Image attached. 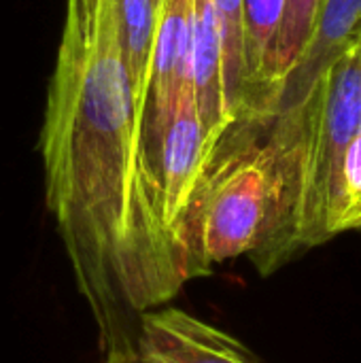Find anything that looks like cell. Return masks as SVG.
I'll list each match as a JSON object with an SVG mask.
<instances>
[{
	"label": "cell",
	"mask_w": 361,
	"mask_h": 363,
	"mask_svg": "<svg viewBox=\"0 0 361 363\" xmlns=\"http://www.w3.org/2000/svg\"><path fill=\"white\" fill-rule=\"evenodd\" d=\"M361 228V213H360V217H357V230Z\"/></svg>",
	"instance_id": "12"
},
{
	"label": "cell",
	"mask_w": 361,
	"mask_h": 363,
	"mask_svg": "<svg viewBox=\"0 0 361 363\" xmlns=\"http://www.w3.org/2000/svg\"><path fill=\"white\" fill-rule=\"evenodd\" d=\"M191 89L198 115L219 147L234 121L228 113L221 70V43L213 0L191 2Z\"/></svg>",
	"instance_id": "6"
},
{
	"label": "cell",
	"mask_w": 361,
	"mask_h": 363,
	"mask_svg": "<svg viewBox=\"0 0 361 363\" xmlns=\"http://www.w3.org/2000/svg\"><path fill=\"white\" fill-rule=\"evenodd\" d=\"M136 353L145 363H257L236 338L179 308L138 319Z\"/></svg>",
	"instance_id": "4"
},
{
	"label": "cell",
	"mask_w": 361,
	"mask_h": 363,
	"mask_svg": "<svg viewBox=\"0 0 361 363\" xmlns=\"http://www.w3.org/2000/svg\"><path fill=\"white\" fill-rule=\"evenodd\" d=\"M360 26L361 0H323L313 38L304 55L281 83L262 121L300 104V100L315 85V81L353 45L355 32Z\"/></svg>",
	"instance_id": "5"
},
{
	"label": "cell",
	"mask_w": 361,
	"mask_h": 363,
	"mask_svg": "<svg viewBox=\"0 0 361 363\" xmlns=\"http://www.w3.org/2000/svg\"><path fill=\"white\" fill-rule=\"evenodd\" d=\"M351 47H355V51L360 53L361 57V26L357 28V32H355V38H353V45Z\"/></svg>",
	"instance_id": "11"
},
{
	"label": "cell",
	"mask_w": 361,
	"mask_h": 363,
	"mask_svg": "<svg viewBox=\"0 0 361 363\" xmlns=\"http://www.w3.org/2000/svg\"><path fill=\"white\" fill-rule=\"evenodd\" d=\"M191 2L194 0H155L153 6L147 94L140 121L143 153L153 181L155 145L179 94L191 87Z\"/></svg>",
	"instance_id": "3"
},
{
	"label": "cell",
	"mask_w": 361,
	"mask_h": 363,
	"mask_svg": "<svg viewBox=\"0 0 361 363\" xmlns=\"http://www.w3.org/2000/svg\"><path fill=\"white\" fill-rule=\"evenodd\" d=\"M45 198L102 353L187 285L140 143L117 0H66L40 132Z\"/></svg>",
	"instance_id": "1"
},
{
	"label": "cell",
	"mask_w": 361,
	"mask_h": 363,
	"mask_svg": "<svg viewBox=\"0 0 361 363\" xmlns=\"http://www.w3.org/2000/svg\"><path fill=\"white\" fill-rule=\"evenodd\" d=\"M274 189L268 147L251 123H236L221 140L189 213V281L253 253L264 234Z\"/></svg>",
	"instance_id": "2"
},
{
	"label": "cell",
	"mask_w": 361,
	"mask_h": 363,
	"mask_svg": "<svg viewBox=\"0 0 361 363\" xmlns=\"http://www.w3.org/2000/svg\"><path fill=\"white\" fill-rule=\"evenodd\" d=\"M321 2L323 0H287L285 2V15H283V26H281V34H279L277 57H274V87H272V96H270V104L279 91L281 83L285 81V77L294 70V66L304 55V51L313 38V32H315ZM270 104H268V108H270ZM268 108H266V113H268Z\"/></svg>",
	"instance_id": "9"
},
{
	"label": "cell",
	"mask_w": 361,
	"mask_h": 363,
	"mask_svg": "<svg viewBox=\"0 0 361 363\" xmlns=\"http://www.w3.org/2000/svg\"><path fill=\"white\" fill-rule=\"evenodd\" d=\"M287 0H243L245 49L249 72V115L240 123H257L270 104L274 87V57Z\"/></svg>",
	"instance_id": "7"
},
{
	"label": "cell",
	"mask_w": 361,
	"mask_h": 363,
	"mask_svg": "<svg viewBox=\"0 0 361 363\" xmlns=\"http://www.w3.org/2000/svg\"><path fill=\"white\" fill-rule=\"evenodd\" d=\"M153 6H155V0H117L123 53H126L128 72L132 79L140 121H143L145 94H147V68H149Z\"/></svg>",
	"instance_id": "8"
},
{
	"label": "cell",
	"mask_w": 361,
	"mask_h": 363,
	"mask_svg": "<svg viewBox=\"0 0 361 363\" xmlns=\"http://www.w3.org/2000/svg\"><path fill=\"white\" fill-rule=\"evenodd\" d=\"M102 363H145L136 351H115V353H104Z\"/></svg>",
	"instance_id": "10"
}]
</instances>
